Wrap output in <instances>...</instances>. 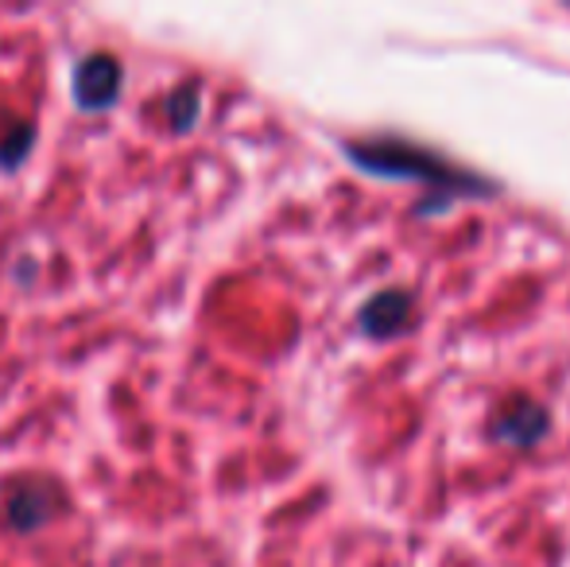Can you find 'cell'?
Wrapping results in <instances>:
<instances>
[{
    "instance_id": "6da1fadb",
    "label": "cell",
    "mask_w": 570,
    "mask_h": 567,
    "mask_svg": "<svg viewBox=\"0 0 570 567\" xmlns=\"http://www.w3.org/2000/svg\"><path fill=\"white\" fill-rule=\"evenodd\" d=\"M117 86H120V67L114 55H90L75 70V98L82 109H106L117 98Z\"/></svg>"
},
{
    "instance_id": "7a4b0ae2",
    "label": "cell",
    "mask_w": 570,
    "mask_h": 567,
    "mask_svg": "<svg viewBox=\"0 0 570 567\" xmlns=\"http://www.w3.org/2000/svg\"><path fill=\"white\" fill-rule=\"evenodd\" d=\"M51 493L47 490H20L8 506V517H12L16 529H36L51 517Z\"/></svg>"
},
{
    "instance_id": "3957f363",
    "label": "cell",
    "mask_w": 570,
    "mask_h": 567,
    "mask_svg": "<svg viewBox=\"0 0 570 567\" xmlns=\"http://www.w3.org/2000/svg\"><path fill=\"white\" fill-rule=\"evenodd\" d=\"M195 114H198L195 86H183V90L175 94V101H171V125H175V129H187V125L195 121Z\"/></svg>"
}]
</instances>
